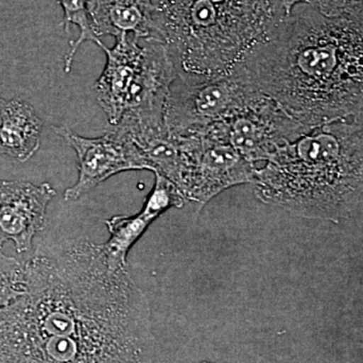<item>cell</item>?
I'll return each instance as SVG.
<instances>
[{"mask_svg":"<svg viewBox=\"0 0 363 363\" xmlns=\"http://www.w3.org/2000/svg\"><path fill=\"white\" fill-rule=\"evenodd\" d=\"M0 248V309L23 297L28 288L26 264L7 257Z\"/></svg>","mask_w":363,"mask_h":363,"instance_id":"15","label":"cell"},{"mask_svg":"<svg viewBox=\"0 0 363 363\" xmlns=\"http://www.w3.org/2000/svg\"><path fill=\"white\" fill-rule=\"evenodd\" d=\"M42 131V121L32 105L20 98H0V154L28 161L40 149Z\"/></svg>","mask_w":363,"mask_h":363,"instance_id":"13","label":"cell"},{"mask_svg":"<svg viewBox=\"0 0 363 363\" xmlns=\"http://www.w3.org/2000/svg\"><path fill=\"white\" fill-rule=\"evenodd\" d=\"M310 4L327 18L363 21V0H311Z\"/></svg>","mask_w":363,"mask_h":363,"instance_id":"16","label":"cell"},{"mask_svg":"<svg viewBox=\"0 0 363 363\" xmlns=\"http://www.w3.org/2000/svg\"><path fill=\"white\" fill-rule=\"evenodd\" d=\"M259 90L240 65L216 75L178 74L169 88L164 124L177 136H201L214 123L245 108Z\"/></svg>","mask_w":363,"mask_h":363,"instance_id":"6","label":"cell"},{"mask_svg":"<svg viewBox=\"0 0 363 363\" xmlns=\"http://www.w3.org/2000/svg\"><path fill=\"white\" fill-rule=\"evenodd\" d=\"M57 135L75 150L78 180L64 193L66 201H76L99 184L121 172L145 169L130 136L118 126L99 138H85L65 125L54 126Z\"/></svg>","mask_w":363,"mask_h":363,"instance_id":"8","label":"cell"},{"mask_svg":"<svg viewBox=\"0 0 363 363\" xmlns=\"http://www.w3.org/2000/svg\"><path fill=\"white\" fill-rule=\"evenodd\" d=\"M26 269L25 295L0 309V363H154L147 296L100 245L67 240Z\"/></svg>","mask_w":363,"mask_h":363,"instance_id":"1","label":"cell"},{"mask_svg":"<svg viewBox=\"0 0 363 363\" xmlns=\"http://www.w3.org/2000/svg\"><path fill=\"white\" fill-rule=\"evenodd\" d=\"M201 138V156L186 201L205 205L226 189L252 184L257 169L255 164L243 159L227 143Z\"/></svg>","mask_w":363,"mask_h":363,"instance_id":"11","label":"cell"},{"mask_svg":"<svg viewBox=\"0 0 363 363\" xmlns=\"http://www.w3.org/2000/svg\"><path fill=\"white\" fill-rule=\"evenodd\" d=\"M60 6L64 11V26L67 33L72 25L77 26L79 35L77 40L70 43V51L66 54L64 69L66 73L71 71L72 63L76 52L86 42H93L98 45L102 44L99 38L95 35L91 26L89 13H88L87 0H59Z\"/></svg>","mask_w":363,"mask_h":363,"instance_id":"14","label":"cell"},{"mask_svg":"<svg viewBox=\"0 0 363 363\" xmlns=\"http://www.w3.org/2000/svg\"><path fill=\"white\" fill-rule=\"evenodd\" d=\"M281 6L284 7L286 16H289L294 7L300 6V4H310L311 0H281Z\"/></svg>","mask_w":363,"mask_h":363,"instance_id":"17","label":"cell"},{"mask_svg":"<svg viewBox=\"0 0 363 363\" xmlns=\"http://www.w3.org/2000/svg\"><path fill=\"white\" fill-rule=\"evenodd\" d=\"M116 40L111 49L99 45L106 64L94 87L108 123L162 128L167 95L178 75L166 45L130 35Z\"/></svg>","mask_w":363,"mask_h":363,"instance_id":"5","label":"cell"},{"mask_svg":"<svg viewBox=\"0 0 363 363\" xmlns=\"http://www.w3.org/2000/svg\"><path fill=\"white\" fill-rule=\"evenodd\" d=\"M155 175L154 188L140 213L133 216H113L106 221L111 238L100 247L111 269L126 267V257L131 247L160 215L169 208H181L185 204V198L172 182L157 174Z\"/></svg>","mask_w":363,"mask_h":363,"instance_id":"10","label":"cell"},{"mask_svg":"<svg viewBox=\"0 0 363 363\" xmlns=\"http://www.w3.org/2000/svg\"><path fill=\"white\" fill-rule=\"evenodd\" d=\"M155 40L178 74L216 75L240 65L284 23L281 0H152Z\"/></svg>","mask_w":363,"mask_h":363,"instance_id":"4","label":"cell"},{"mask_svg":"<svg viewBox=\"0 0 363 363\" xmlns=\"http://www.w3.org/2000/svg\"><path fill=\"white\" fill-rule=\"evenodd\" d=\"M87 6L97 38L130 35L155 40L152 0H87Z\"/></svg>","mask_w":363,"mask_h":363,"instance_id":"12","label":"cell"},{"mask_svg":"<svg viewBox=\"0 0 363 363\" xmlns=\"http://www.w3.org/2000/svg\"><path fill=\"white\" fill-rule=\"evenodd\" d=\"M57 192L51 184L0 180V248L13 241L16 252H30L42 230L49 203Z\"/></svg>","mask_w":363,"mask_h":363,"instance_id":"9","label":"cell"},{"mask_svg":"<svg viewBox=\"0 0 363 363\" xmlns=\"http://www.w3.org/2000/svg\"><path fill=\"white\" fill-rule=\"evenodd\" d=\"M311 130L260 93L245 108L208 128L202 136L227 143L243 159L255 164L269 161L284 145Z\"/></svg>","mask_w":363,"mask_h":363,"instance_id":"7","label":"cell"},{"mask_svg":"<svg viewBox=\"0 0 363 363\" xmlns=\"http://www.w3.org/2000/svg\"><path fill=\"white\" fill-rule=\"evenodd\" d=\"M240 67L306 128L363 121V21L327 18L300 4Z\"/></svg>","mask_w":363,"mask_h":363,"instance_id":"2","label":"cell"},{"mask_svg":"<svg viewBox=\"0 0 363 363\" xmlns=\"http://www.w3.org/2000/svg\"><path fill=\"white\" fill-rule=\"evenodd\" d=\"M260 201L339 223L362 208L363 121H334L284 145L255 169Z\"/></svg>","mask_w":363,"mask_h":363,"instance_id":"3","label":"cell"},{"mask_svg":"<svg viewBox=\"0 0 363 363\" xmlns=\"http://www.w3.org/2000/svg\"><path fill=\"white\" fill-rule=\"evenodd\" d=\"M202 363H210V362H202Z\"/></svg>","mask_w":363,"mask_h":363,"instance_id":"18","label":"cell"}]
</instances>
